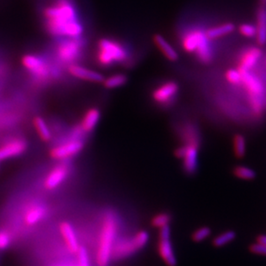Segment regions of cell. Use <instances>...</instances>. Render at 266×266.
Returning a JSON list of instances; mask_svg holds the SVG:
<instances>
[{"label": "cell", "instance_id": "cell-33", "mask_svg": "<svg viewBox=\"0 0 266 266\" xmlns=\"http://www.w3.org/2000/svg\"><path fill=\"white\" fill-rule=\"evenodd\" d=\"M251 253H254V254H259V255H264L266 256V246L259 244V243H255V244H252L249 247Z\"/></svg>", "mask_w": 266, "mask_h": 266}, {"label": "cell", "instance_id": "cell-19", "mask_svg": "<svg viewBox=\"0 0 266 266\" xmlns=\"http://www.w3.org/2000/svg\"><path fill=\"white\" fill-rule=\"evenodd\" d=\"M154 44L158 49L161 51V54L164 55L166 59L171 62L178 61L179 55L176 48L161 34H155L153 37Z\"/></svg>", "mask_w": 266, "mask_h": 266}, {"label": "cell", "instance_id": "cell-5", "mask_svg": "<svg viewBox=\"0 0 266 266\" xmlns=\"http://www.w3.org/2000/svg\"><path fill=\"white\" fill-rule=\"evenodd\" d=\"M148 240L149 234L145 230H140L130 237L116 239L113 246L111 260H123L133 255L145 247Z\"/></svg>", "mask_w": 266, "mask_h": 266}, {"label": "cell", "instance_id": "cell-13", "mask_svg": "<svg viewBox=\"0 0 266 266\" xmlns=\"http://www.w3.org/2000/svg\"><path fill=\"white\" fill-rule=\"evenodd\" d=\"M84 148V142L79 140H72L53 147L50 156L56 161L66 160L79 154Z\"/></svg>", "mask_w": 266, "mask_h": 266}, {"label": "cell", "instance_id": "cell-15", "mask_svg": "<svg viewBox=\"0 0 266 266\" xmlns=\"http://www.w3.org/2000/svg\"><path fill=\"white\" fill-rule=\"evenodd\" d=\"M27 150V142L23 139L14 138L0 147V161L18 157Z\"/></svg>", "mask_w": 266, "mask_h": 266}, {"label": "cell", "instance_id": "cell-23", "mask_svg": "<svg viewBox=\"0 0 266 266\" xmlns=\"http://www.w3.org/2000/svg\"><path fill=\"white\" fill-rule=\"evenodd\" d=\"M33 125L36 133H38L41 140L44 142H48L52 140L51 130L48 124L41 116H35L33 119Z\"/></svg>", "mask_w": 266, "mask_h": 266}, {"label": "cell", "instance_id": "cell-6", "mask_svg": "<svg viewBox=\"0 0 266 266\" xmlns=\"http://www.w3.org/2000/svg\"><path fill=\"white\" fill-rule=\"evenodd\" d=\"M180 92L179 84L173 79L158 82L151 91L152 101L161 109H170L174 105Z\"/></svg>", "mask_w": 266, "mask_h": 266}, {"label": "cell", "instance_id": "cell-11", "mask_svg": "<svg viewBox=\"0 0 266 266\" xmlns=\"http://www.w3.org/2000/svg\"><path fill=\"white\" fill-rule=\"evenodd\" d=\"M177 135L182 145H187L200 148L201 135L197 123L192 121H185L177 126Z\"/></svg>", "mask_w": 266, "mask_h": 266}, {"label": "cell", "instance_id": "cell-10", "mask_svg": "<svg viewBox=\"0 0 266 266\" xmlns=\"http://www.w3.org/2000/svg\"><path fill=\"white\" fill-rule=\"evenodd\" d=\"M198 151L197 147L187 145H181L175 150V156L182 161L183 170L189 176L194 175L198 171Z\"/></svg>", "mask_w": 266, "mask_h": 266}, {"label": "cell", "instance_id": "cell-21", "mask_svg": "<svg viewBox=\"0 0 266 266\" xmlns=\"http://www.w3.org/2000/svg\"><path fill=\"white\" fill-rule=\"evenodd\" d=\"M101 117V112L98 108L87 109L80 123V130L85 133H90L95 129Z\"/></svg>", "mask_w": 266, "mask_h": 266}, {"label": "cell", "instance_id": "cell-20", "mask_svg": "<svg viewBox=\"0 0 266 266\" xmlns=\"http://www.w3.org/2000/svg\"><path fill=\"white\" fill-rule=\"evenodd\" d=\"M256 41L260 47L266 45V6L259 4L256 12Z\"/></svg>", "mask_w": 266, "mask_h": 266}, {"label": "cell", "instance_id": "cell-7", "mask_svg": "<svg viewBox=\"0 0 266 266\" xmlns=\"http://www.w3.org/2000/svg\"><path fill=\"white\" fill-rule=\"evenodd\" d=\"M263 60L264 52L259 45L242 47L233 56L234 66L243 69L255 68L262 64Z\"/></svg>", "mask_w": 266, "mask_h": 266}, {"label": "cell", "instance_id": "cell-9", "mask_svg": "<svg viewBox=\"0 0 266 266\" xmlns=\"http://www.w3.org/2000/svg\"><path fill=\"white\" fill-rule=\"evenodd\" d=\"M158 253L167 266H177V258L171 241L170 225L160 229L158 240Z\"/></svg>", "mask_w": 266, "mask_h": 266}, {"label": "cell", "instance_id": "cell-4", "mask_svg": "<svg viewBox=\"0 0 266 266\" xmlns=\"http://www.w3.org/2000/svg\"><path fill=\"white\" fill-rule=\"evenodd\" d=\"M117 229L118 225L116 215L112 212H107L102 218V228L96 253V262L98 266H108L109 261L111 260Z\"/></svg>", "mask_w": 266, "mask_h": 266}, {"label": "cell", "instance_id": "cell-16", "mask_svg": "<svg viewBox=\"0 0 266 266\" xmlns=\"http://www.w3.org/2000/svg\"><path fill=\"white\" fill-rule=\"evenodd\" d=\"M67 71L70 75L74 77L76 79L86 80L88 82L102 84L104 79V77L102 73L92 69L86 68L83 66L74 64V63L68 66Z\"/></svg>", "mask_w": 266, "mask_h": 266}, {"label": "cell", "instance_id": "cell-25", "mask_svg": "<svg viewBox=\"0 0 266 266\" xmlns=\"http://www.w3.org/2000/svg\"><path fill=\"white\" fill-rule=\"evenodd\" d=\"M233 154L237 159L245 157L246 153V137L241 133H236L233 138Z\"/></svg>", "mask_w": 266, "mask_h": 266}, {"label": "cell", "instance_id": "cell-22", "mask_svg": "<svg viewBox=\"0 0 266 266\" xmlns=\"http://www.w3.org/2000/svg\"><path fill=\"white\" fill-rule=\"evenodd\" d=\"M47 215V208L42 205H35L26 212L24 216L25 223L29 226H33L41 222Z\"/></svg>", "mask_w": 266, "mask_h": 266}, {"label": "cell", "instance_id": "cell-24", "mask_svg": "<svg viewBox=\"0 0 266 266\" xmlns=\"http://www.w3.org/2000/svg\"><path fill=\"white\" fill-rule=\"evenodd\" d=\"M128 76L124 73H116L114 75L109 76L108 78H104L102 81V86L108 90L119 88L125 86L128 83Z\"/></svg>", "mask_w": 266, "mask_h": 266}, {"label": "cell", "instance_id": "cell-31", "mask_svg": "<svg viewBox=\"0 0 266 266\" xmlns=\"http://www.w3.org/2000/svg\"><path fill=\"white\" fill-rule=\"evenodd\" d=\"M77 260L78 265L77 266H90V259L89 254L86 247L80 246L79 251L77 253Z\"/></svg>", "mask_w": 266, "mask_h": 266}, {"label": "cell", "instance_id": "cell-30", "mask_svg": "<svg viewBox=\"0 0 266 266\" xmlns=\"http://www.w3.org/2000/svg\"><path fill=\"white\" fill-rule=\"evenodd\" d=\"M211 229L209 227H207V226L201 227L199 229H196L194 232L192 233L191 239L194 242H201L205 239H208V237L211 235Z\"/></svg>", "mask_w": 266, "mask_h": 266}, {"label": "cell", "instance_id": "cell-26", "mask_svg": "<svg viewBox=\"0 0 266 266\" xmlns=\"http://www.w3.org/2000/svg\"><path fill=\"white\" fill-rule=\"evenodd\" d=\"M233 173L237 178L246 181L253 180L257 176L256 171L245 166H237L233 169Z\"/></svg>", "mask_w": 266, "mask_h": 266}, {"label": "cell", "instance_id": "cell-12", "mask_svg": "<svg viewBox=\"0 0 266 266\" xmlns=\"http://www.w3.org/2000/svg\"><path fill=\"white\" fill-rule=\"evenodd\" d=\"M21 63L24 68L32 73L36 79L44 80L49 75V68L43 59L37 55L27 54L21 59Z\"/></svg>", "mask_w": 266, "mask_h": 266}, {"label": "cell", "instance_id": "cell-27", "mask_svg": "<svg viewBox=\"0 0 266 266\" xmlns=\"http://www.w3.org/2000/svg\"><path fill=\"white\" fill-rule=\"evenodd\" d=\"M236 238V233L233 230H229L223 232L221 234L215 236L213 239L212 244L215 247H222V246L228 245L230 242L233 241Z\"/></svg>", "mask_w": 266, "mask_h": 266}, {"label": "cell", "instance_id": "cell-32", "mask_svg": "<svg viewBox=\"0 0 266 266\" xmlns=\"http://www.w3.org/2000/svg\"><path fill=\"white\" fill-rule=\"evenodd\" d=\"M10 236L5 231H0V250H5L10 246Z\"/></svg>", "mask_w": 266, "mask_h": 266}, {"label": "cell", "instance_id": "cell-3", "mask_svg": "<svg viewBox=\"0 0 266 266\" xmlns=\"http://www.w3.org/2000/svg\"><path fill=\"white\" fill-rule=\"evenodd\" d=\"M96 60L99 65L109 67L116 64H126L133 62V51L123 41L111 38H101L97 43Z\"/></svg>", "mask_w": 266, "mask_h": 266}, {"label": "cell", "instance_id": "cell-2", "mask_svg": "<svg viewBox=\"0 0 266 266\" xmlns=\"http://www.w3.org/2000/svg\"><path fill=\"white\" fill-rule=\"evenodd\" d=\"M207 25L201 21L185 22L177 30V41L180 48L187 54L195 56L200 64H212L217 55L214 41L206 35Z\"/></svg>", "mask_w": 266, "mask_h": 266}, {"label": "cell", "instance_id": "cell-17", "mask_svg": "<svg viewBox=\"0 0 266 266\" xmlns=\"http://www.w3.org/2000/svg\"><path fill=\"white\" fill-rule=\"evenodd\" d=\"M60 231L69 252L72 254H77L80 246L79 239L72 224L68 222H62L60 225Z\"/></svg>", "mask_w": 266, "mask_h": 266}, {"label": "cell", "instance_id": "cell-1", "mask_svg": "<svg viewBox=\"0 0 266 266\" xmlns=\"http://www.w3.org/2000/svg\"><path fill=\"white\" fill-rule=\"evenodd\" d=\"M45 28L53 36L80 38L84 26L79 20L75 6L70 0H55L43 10Z\"/></svg>", "mask_w": 266, "mask_h": 266}, {"label": "cell", "instance_id": "cell-8", "mask_svg": "<svg viewBox=\"0 0 266 266\" xmlns=\"http://www.w3.org/2000/svg\"><path fill=\"white\" fill-rule=\"evenodd\" d=\"M82 43L79 38H67L62 40L55 48L56 56L64 64H73L82 53Z\"/></svg>", "mask_w": 266, "mask_h": 266}, {"label": "cell", "instance_id": "cell-35", "mask_svg": "<svg viewBox=\"0 0 266 266\" xmlns=\"http://www.w3.org/2000/svg\"><path fill=\"white\" fill-rule=\"evenodd\" d=\"M260 5H265L266 6V0H260Z\"/></svg>", "mask_w": 266, "mask_h": 266}, {"label": "cell", "instance_id": "cell-14", "mask_svg": "<svg viewBox=\"0 0 266 266\" xmlns=\"http://www.w3.org/2000/svg\"><path fill=\"white\" fill-rule=\"evenodd\" d=\"M237 30L234 23L230 21H222L220 23L211 24L206 27V35L208 40L218 41L233 34Z\"/></svg>", "mask_w": 266, "mask_h": 266}, {"label": "cell", "instance_id": "cell-18", "mask_svg": "<svg viewBox=\"0 0 266 266\" xmlns=\"http://www.w3.org/2000/svg\"><path fill=\"white\" fill-rule=\"evenodd\" d=\"M68 176V168L63 165L55 166L44 181V187L48 191H53L58 188Z\"/></svg>", "mask_w": 266, "mask_h": 266}, {"label": "cell", "instance_id": "cell-28", "mask_svg": "<svg viewBox=\"0 0 266 266\" xmlns=\"http://www.w3.org/2000/svg\"><path fill=\"white\" fill-rule=\"evenodd\" d=\"M237 30L239 31V34L243 37L248 39L256 38L257 30L255 24L250 22H243L237 26Z\"/></svg>", "mask_w": 266, "mask_h": 266}, {"label": "cell", "instance_id": "cell-29", "mask_svg": "<svg viewBox=\"0 0 266 266\" xmlns=\"http://www.w3.org/2000/svg\"><path fill=\"white\" fill-rule=\"evenodd\" d=\"M171 222V215L167 212H161L154 215L151 220V225L155 229H161L166 226L170 225Z\"/></svg>", "mask_w": 266, "mask_h": 266}, {"label": "cell", "instance_id": "cell-34", "mask_svg": "<svg viewBox=\"0 0 266 266\" xmlns=\"http://www.w3.org/2000/svg\"><path fill=\"white\" fill-rule=\"evenodd\" d=\"M257 243L266 246V234H260L257 237Z\"/></svg>", "mask_w": 266, "mask_h": 266}]
</instances>
